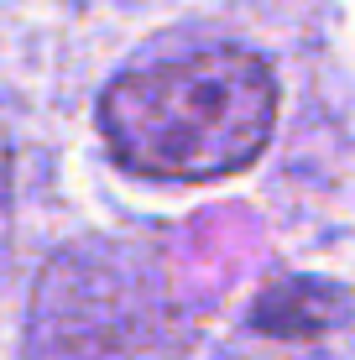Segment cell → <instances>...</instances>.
<instances>
[{"instance_id":"3957f363","label":"cell","mask_w":355,"mask_h":360,"mask_svg":"<svg viewBox=\"0 0 355 360\" xmlns=\"http://www.w3.org/2000/svg\"><path fill=\"white\" fill-rule=\"evenodd\" d=\"M345 292L329 288V282H314V277H283L262 292L256 303V329L266 334H283V340H298V334H324L340 324L345 314Z\"/></svg>"},{"instance_id":"277c9868","label":"cell","mask_w":355,"mask_h":360,"mask_svg":"<svg viewBox=\"0 0 355 360\" xmlns=\"http://www.w3.org/2000/svg\"><path fill=\"white\" fill-rule=\"evenodd\" d=\"M6 172H11V146L0 136V245H6Z\"/></svg>"},{"instance_id":"7a4b0ae2","label":"cell","mask_w":355,"mask_h":360,"mask_svg":"<svg viewBox=\"0 0 355 360\" xmlns=\"http://www.w3.org/2000/svg\"><path fill=\"white\" fill-rule=\"evenodd\" d=\"M188 324L162 256L136 240H79L32 297V360H183Z\"/></svg>"},{"instance_id":"6da1fadb","label":"cell","mask_w":355,"mask_h":360,"mask_svg":"<svg viewBox=\"0 0 355 360\" xmlns=\"http://www.w3.org/2000/svg\"><path fill=\"white\" fill-rule=\"evenodd\" d=\"M277 120V79L256 53L193 47L126 68L100 99V131L120 167L204 183L246 167Z\"/></svg>"}]
</instances>
